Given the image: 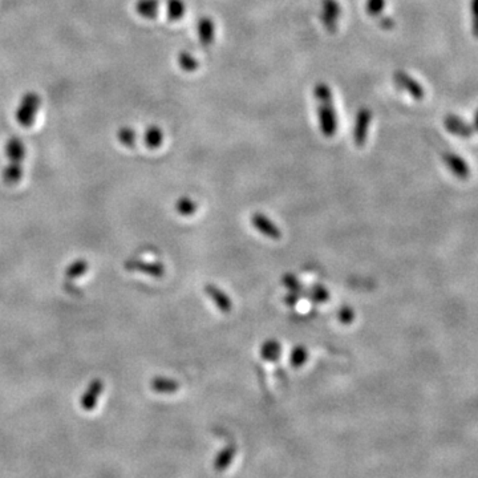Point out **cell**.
Instances as JSON below:
<instances>
[{"label": "cell", "instance_id": "obj_24", "mask_svg": "<svg viewBox=\"0 0 478 478\" xmlns=\"http://www.w3.org/2000/svg\"><path fill=\"white\" fill-rule=\"evenodd\" d=\"M307 357H309L307 348L303 346H296L290 355V363L294 368H300V367L306 364Z\"/></svg>", "mask_w": 478, "mask_h": 478}, {"label": "cell", "instance_id": "obj_3", "mask_svg": "<svg viewBox=\"0 0 478 478\" xmlns=\"http://www.w3.org/2000/svg\"><path fill=\"white\" fill-rule=\"evenodd\" d=\"M394 80L400 89L406 91L407 93L410 95L412 99H415L416 101H422L424 99L425 91H424L422 84L416 79H413L406 70H394Z\"/></svg>", "mask_w": 478, "mask_h": 478}, {"label": "cell", "instance_id": "obj_19", "mask_svg": "<svg viewBox=\"0 0 478 478\" xmlns=\"http://www.w3.org/2000/svg\"><path fill=\"white\" fill-rule=\"evenodd\" d=\"M281 353V344L277 340H268L261 347V356L266 362H277Z\"/></svg>", "mask_w": 478, "mask_h": 478}, {"label": "cell", "instance_id": "obj_32", "mask_svg": "<svg viewBox=\"0 0 478 478\" xmlns=\"http://www.w3.org/2000/svg\"><path fill=\"white\" fill-rule=\"evenodd\" d=\"M394 26V22L391 17H385L384 22L381 20V27L385 29H391Z\"/></svg>", "mask_w": 478, "mask_h": 478}, {"label": "cell", "instance_id": "obj_22", "mask_svg": "<svg viewBox=\"0 0 478 478\" xmlns=\"http://www.w3.org/2000/svg\"><path fill=\"white\" fill-rule=\"evenodd\" d=\"M186 11V6L183 0H168L167 1V14L171 22H177L183 19Z\"/></svg>", "mask_w": 478, "mask_h": 478}, {"label": "cell", "instance_id": "obj_27", "mask_svg": "<svg viewBox=\"0 0 478 478\" xmlns=\"http://www.w3.org/2000/svg\"><path fill=\"white\" fill-rule=\"evenodd\" d=\"M385 8V0H367V14L372 17H378Z\"/></svg>", "mask_w": 478, "mask_h": 478}, {"label": "cell", "instance_id": "obj_2", "mask_svg": "<svg viewBox=\"0 0 478 478\" xmlns=\"http://www.w3.org/2000/svg\"><path fill=\"white\" fill-rule=\"evenodd\" d=\"M40 107V98L35 92H29L20 101V105L16 111V121L22 127L29 128L33 125L36 113Z\"/></svg>", "mask_w": 478, "mask_h": 478}, {"label": "cell", "instance_id": "obj_13", "mask_svg": "<svg viewBox=\"0 0 478 478\" xmlns=\"http://www.w3.org/2000/svg\"><path fill=\"white\" fill-rule=\"evenodd\" d=\"M197 35L203 47H209L215 39V23L210 16L199 17L197 23Z\"/></svg>", "mask_w": 478, "mask_h": 478}, {"label": "cell", "instance_id": "obj_31", "mask_svg": "<svg viewBox=\"0 0 478 478\" xmlns=\"http://www.w3.org/2000/svg\"><path fill=\"white\" fill-rule=\"evenodd\" d=\"M298 299H299V294H296V293H291L290 295L286 296L284 302H286V304H288V306H294L296 302H298Z\"/></svg>", "mask_w": 478, "mask_h": 478}, {"label": "cell", "instance_id": "obj_15", "mask_svg": "<svg viewBox=\"0 0 478 478\" xmlns=\"http://www.w3.org/2000/svg\"><path fill=\"white\" fill-rule=\"evenodd\" d=\"M6 155L8 157L10 162H20L23 164L24 157H26V146L23 141L19 137H13L7 141L6 144Z\"/></svg>", "mask_w": 478, "mask_h": 478}, {"label": "cell", "instance_id": "obj_21", "mask_svg": "<svg viewBox=\"0 0 478 478\" xmlns=\"http://www.w3.org/2000/svg\"><path fill=\"white\" fill-rule=\"evenodd\" d=\"M197 209V202L193 201L192 198H178L177 202H176V211H177L181 217H192V215L196 214Z\"/></svg>", "mask_w": 478, "mask_h": 478}, {"label": "cell", "instance_id": "obj_11", "mask_svg": "<svg viewBox=\"0 0 478 478\" xmlns=\"http://www.w3.org/2000/svg\"><path fill=\"white\" fill-rule=\"evenodd\" d=\"M442 161L456 177L465 180L470 176V168L463 160V157L452 152H447L442 155Z\"/></svg>", "mask_w": 478, "mask_h": 478}, {"label": "cell", "instance_id": "obj_18", "mask_svg": "<svg viewBox=\"0 0 478 478\" xmlns=\"http://www.w3.org/2000/svg\"><path fill=\"white\" fill-rule=\"evenodd\" d=\"M144 142L149 149L160 148L164 142V132L161 130V128L155 125L148 128L144 134Z\"/></svg>", "mask_w": 478, "mask_h": 478}, {"label": "cell", "instance_id": "obj_20", "mask_svg": "<svg viewBox=\"0 0 478 478\" xmlns=\"http://www.w3.org/2000/svg\"><path fill=\"white\" fill-rule=\"evenodd\" d=\"M136 13L145 19H155L158 14V0H139Z\"/></svg>", "mask_w": 478, "mask_h": 478}, {"label": "cell", "instance_id": "obj_9", "mask_svg": "<svg viewBox=\"0 0 478 478\" xmlns=\"http://www.w3.org/2000/svg\"><path fill=\"white\" fill-rule=\"evenodd\" d=\"M89 270V263L88 261H85L83 258L76 259L75 262H72L68 268L65 270V275H64V288L70 293V294H75L76 293V286H75V281L82 278L84 274L88 272Z\"/></svg>", "mask_w": 478, "mask_h": 478}, {"label": "cell", "instance_id": "obj_17", "mask_svg": "<svg viewBox=\"0 0 478 478\" xmlns=\"http://www.w3.org/2000/svg\"><path fill=\"white\" fill-rule=\"evenodd\" d=\"M236 453H237V448L234 445H227L226 448H224L217 454V457L214 460V464H213L214 469L217 472H224V470H226L229 468V465L233 463V460L236 457Z\"/></svg>", "mask_w": 478, "mask_h": 478}, {"label": "cell", "instance_id": "obj_12", "mask_svg": "<svg viewBox=\"0 0 478 478\" xmlns=\"http://www.w3.org/2000/svg\"><path fill=\"white\" fill-rule=\"evenodd\" d=\"M444 127L445 129L454 134V136H458V137H463V139H468V137H472L473 136V132L475 129L468 125L465 121H463L460 117L454 116V114H448L445 116L444 118Z\"/></svg>", "mask_w": 478, "mask_h": 478}, {"label": "cell", "instance_id": "obj_30", "mask_svg": "<svg viewBox=\"0 0 478 478\" xmlns=\"http://www.w3.org/2000/svg\"><path fill=\"white\" fill-rule=\"evenodd\" d=\"M472 32L478 39V0H472Z\"/></svg>", "mask_w": 478, "mask_h": 478}, {"label": "cell", "instance_id": "obj_25", "mask_svg": "<svg viewBox=\"0 0 478 478\" xmlns=\"http://www.w3.org/2000/svg\"><path fill=\"white\" fill-rule=\"evenodd\" d=\"M117 139L118 141L127 146V148H134L136 145V140H137V136H136V132L129 127H123L118 133H117Z\"/></svg>", "mask_w": 478, "mask_h": 478}, {"label": "cell", "instance_id": "obj_33", "mask_svg": "<svg viewBox=\"0 0 478 478\" xmlns=\"http://www.w3.org/2000/svg\"><path fill=\"white\" fill-rule=\"evenodd\" d=\"M473 129L478 132V111L477 113H476V117H475V127H473Z\"/></svg>", "mask_w": 478, "mask_h": 478}, {"label": "cell", "instance_id": "obj_16", "mask_svg": "<svg viewBox=\"0 0 478 478\" xmlns=\"http://www.w3.org/2000/svg\"><path fill=\"white\" fill-rule=\"evenodd\" d=\"M23 174H24L23 164L10 162L8 167H6L3 170L1 178H3V183H6L7 186H15L22 181Z\"/></svg>", "mask_w": 478, "mask_h": 478}, {"label": "cell", "instance_id": "obj_5", "mask_svg": "<svg viewBox=\"0 0 478 478\" xmlns=\"http://www.w3.org/2000/svg\"><path fill=\"white\" fill-rule=\"evenodd\" d=\"M124 268L130 272H141L153 278H162L165 275V268L162 263L146 262L137 258H130L124 262Z\"/></svg>", "mask_w": 478, "mask_h": 478}, {"label": "cell", "instance_id": "obj_8", "mask_svg": "<svg viewBox=\"0 0 478 478\" xmlns=\"http://www.w3.org/2000/svg\"><path fill=\"white\" fill-rule=\"evenodd\" d=\"M104 387H105L104 381L101 379H93L89 383L88 388L85 390L84 394L80 399V407L83 410L92 412L98 407L100 396L104 391Z\"/></svg>", "mask_w": 478, "mask_h": 478}, {"label": "cell", "instance_id": "obj_6", "mask_svg": "<svg viewBox=\"0 0 478 478\" xmlns=\"http://www.w3.org/2000/svg\"><path fill=\"white\" fill-rule=\"evenodd\" d=\"M341 16V8L338 0H322V23L330 33H335L338 29L339 17Z\"/></svg>", "mask_w": 478, "mask_h": 478}, {"label": "cell", "instance_id": "obj_7", "mask_svg": "<svg viewBox=\"0 0 478 478\" xmlns=\"http://www.w3.org/2000/svg\"><path fill=\"white\" fill-rule=\"evenodd\" d=\"M254 229H256L263 237L271 240H279L282 238L281 229L275 225L268 215L262 213H254L250 218Z\"/></svg>", "mask_w": 478, "mask_h": 478}, {"label": "cell", "instance_id": "obj_23", "mask_svg": "<svg viewBox=\"0 0 478 478\" xmlns=\"http://www.w3.org/2000/svg\"><path fill=\"white\" fill-rule=\"evenodd\" d=\"M178 65L181 70H185V72H194L199 68V61H198L196 56H193L190 52L187 51H181L178 54Z\"/></svg>", "mask_w": 478, "mask_h": 478}, {"label": "cell", "instance_id": "obj_14", "mask_svg": "<svg viewBox=\"0 0 478 478\" xmlns=\"http://www.w3.org/2000/svg\"><path fill=\"white\" fill-rule=\"evenodd\" d=\"M151 388L155 394H173L180 390V383L168 376H155L151 381Z\"/></svg>", "mask_w": 478, "mask_h": 478}, {"label": "cell", "instance_id": "obj_4", "mask_svg": "<svg viewBox=\"0 0 478 478\" xmlns=\"http://www.w3.org/2000/svg\"><path fill=\"white\" fill-rule=\"evenodd\" d=\"M372 121V112L369 108L363 107L359 109L355 120V128H353V142L357 148H363L366 145L367 137H368V130L369 124Z\"/></svg>", "mask_w": 478, "mask_h": 478}, {"label": "cell", "instance_id": "obj_29", "mask_svg": "<svg viewBox=\"0 0 478 478\" xmlns=\"http://www.w3.org/2000/svg\"><path fill=\"white\" fill-rule=\"evenodd\" d=\"M338 319L341 324H351L355 319V311L348 306H343L339 309Z\"/></svg>", "mask_w": 478, "mask_h": 478}, {"label": "cell", "instance_id": "obj_26", "mask_svg": "<svg viewBox=\"0 0 478 478\" xmlns=\"http://www.w3.org/2000/svg\"><path fill=\"white\" fill-rule=\"evenodd\" d=\"M309 298L315 303H324V302H327L330 299V293L324 288L322 284H316V286H314L311 288Z\"/></svg>", "mask_w": 478, "mask_h": 478}, {"label": "cell", "instance_id": "obj_28", "mask_svg": "<svg viewBox=\"0 0 478 478\" xmlns=\"http://www.w3.org/2000/svg\"><path fill=\"white\" fill-rule=\"evenodd\" d=\"M282 282H283L284 287L288 288L291 293H296V294L302 293V284H300V282L298 281V278H296L295 275H293V274H286V275L283 277Z\"/></svg>", "mask_w": 478, "mask_h": 478}, {"label": "cell", "instance_id": "obj_1", "mask_svg": "<svg viewBox=\"0 0 478 478\" xmlns=\"http://www.w3.org/2000/svg\"><path fill=\"white\" fill-rule=\"evenodd\" d=\"M314 98L316 101V112L319 128L324 137L331 139L338 130V118L334 102L332 89L327 83H318L314 88Z\"/></svg>", "mask_w": 478, "mask_h": 478}, {"label": "cell", "instance_id": "obj_10", "mask_svg": "<svg viewBox=\"0 0 478 478\" xmlns=\"http://www.w3.org/2000/svg\"><path fill=\"white\" fill-rule=\"evenodd\" d=\"M205 293H206V295L209 296V299L217 306V309H219L221 312L229 314L231 309H233V303H231L230 298L218 286L211 284V283L206 284L205 286Z\"/></svg>", "mask_w": 478, "mask_h": 478}]
</instances>
